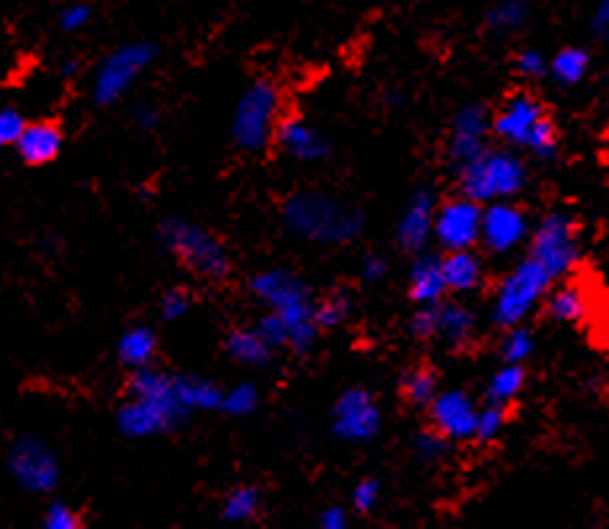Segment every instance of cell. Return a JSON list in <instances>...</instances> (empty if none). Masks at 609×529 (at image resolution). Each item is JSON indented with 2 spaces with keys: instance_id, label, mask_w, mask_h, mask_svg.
Returning a JSON list of instances; mask_svg holds the SVG:
<instances>
[{
  "instance_id": "obj_1",
  "label": "cell",
  "mask_w": 609,
  "mask_h": 529,
  "mask_svg": "<svg viewBox=\"0 0 609 529\" xmlns=\"http://www.w3.org/2000/svg\"><path fill=\"white\" fill-rule=\"evenodd\" d=\"M130 398L116 411V427L124 437H156L175 433L190 419L177 395L175 374L148 366L130 377Z\"/></svg>"
},
{
  "instance_id": "obj_2",
  "label": "cell",
  "mask_w": 609,
  "mask_h": 529,
  "mask_svg": "<svg viewBox=\"0 0 609 529\" xmlns=\"http://www.w3.org/2000/svg\"><path fill=\"white\" fill-rule=\"evenodd\" d=\"M280 219L293 238L322 248L349 246V242L362 238L367 227L362 208L320 190H299L288 195L282 200Z\"/></svg>"
},
{
  "instance_id": "obj_3",
  "label": "cell",
  "mask_w": 609,
  "mask_h": 529,
  "mask_svg": "<svg viewBox=\"0 0 609 529\" xmlns=\"http://www.w3.org/2000/svg\"><path fill=\"white\" fill-rule=\"evenodd\" d=\"M248 290L269 313H275L288 330V348L296 356H307L320 340L317 326V298L307 282L296 271L272 267L256 271L248 282Z\"/></svg>"
},
{
  "instance_id": "obj_4",
  "label": "cell",
  "mask_w": 609,
  "mask_h": 529,
  "mask_svg": "<svg viewBox=\"0 0 609 529\" xmlns=\"http://www.w3.org/2000/svg\"><path fill=\"white\" fill-rule=\"evenodd\" d=\"M530 172L517 151L491 145L486 153L456 172V190L477 206L509 204L528 187Z\"/></svg>"
},
{
  "instance_id": "obj_5",
  "label": "cell",
  "mask_w": 609,
  "mask_h": 529,
  "mask_svg": "<svg viewBox=\"0 0 609 529\" xmlns=\"http://www.w3.org/2000/svg\"><path fill=\"white\" fill-rule=\"evenodd\" d=\"M554 288H557V280L551 271L525 253L496 284L494 298H491V324L502 332L523 326L525 319L546 301Z\"/></svg>"
},
{
  "instance_id": "obj_6",
  "label": "cell",
  "mask_w": 609,
  "mask_h": 529,
  "mask_svg": "<svg viewBox=\"0 0 609 529\" xmlns=\"http://www.w3.org/2000/svg\"><path fill=\"white\" fill-rule=\"evenodd\" d=\"M158 240L175 259L204 282H225L233 271L230 250L206 227L183 217L158 225Z\"/></svg>"
},
{
  "instance_id": "obj_7",
  "label": "cell",
  "mask_w": 609,
  "mask_h": 529,
  "mask_svg": "<svg viewBox=\"0 0 609 529\" xmlns=\"http://www.w3.org/2000/svg\"><path fill=\"white\" fill-rule=\"evenodd\" d=\"M280 87L269 76H259L240 93L235 103L230 137L233 145L244 153H265L275 143L277 127H280L282 114Z\"/></svg>"
},
{
  "instance_id": "obj_8",
  "label": "cell",
  "mask_w": 609,
  "mask_h": 529,
  "mask_svg": "<svg viewBox=\"0 0 609 529\" xmlns=\"http://www.w3.org/2000/svg\"><path fill=\"white\" fill-rule=\"evenodd\" d=\"M162 48L154 40H137V43H124L103 55L95 66L93 82H90V95L99 106H114L120 103L141 74L156 64Z\"/></svg>"
},
{
  "instance_id": "obj_9",
  "label": "cell",
  "mask_w": 609,
  "mask_h": 529,
  "mask_svg": "<svg viewBox=\"0 0 609 529\" xmlns=\"http://www.w3.org/2000/svg\"><path fill=\"white\" fill-rule=\"evenodd\" d=\"M541 267L551 271L554 280H562L580 261V235L578 221L565 208H554L533 225L528 250Z\"/></svg>"
},
{
  "instance_id": "obj_10",
  "label": "cell",
  "mask_w": 609,
  "mask_h": 529,
  "mask_svg": "<svg viewBox=\"0 0 609 529\" xmlns=\"http://www.w3.org/2000/svg\"><path fill=\"white\" fill-rule=\"evenodd\" d=\"M6 469L19 490L30 496H51L61 483V464L43 437L24 435L9 448Z\"/></svg>"
},
{
  "instance_id": "obj_11",
  "label": "cell",
  "mask_w": 609,
  "mask_h": 529,
  "mask_svg": "<svg viewBox=\"0 0 609 529\" xmlns=\"http://www.w3.org/2000/svg\"><path fill=\"white\" fill-rule=\"evenodd\" d=\"M330 429L341 443H372L383 429V406L370 387H345L332 403Z\"/></svg>"
},
{
  "instance_id": "obj_12",
  "label": "cell",
  "mask_w": 609,
  "mask_h": 529,
  "mask_svg": "<svg viewBox=\"0 0 609 529\" xmlns=\"http://www.w3.org/2000/svg\"><path fill=\"white\" fill-rule=\"evenodd\" d=\"M551 111L546 103L530 90H517L507 101L494 111L491 120V137L509 151H528L533 132L541 124Z\"/></svg>"
},
{
  "instance_id": "obj_13",
  "label": "cell",
  "mask_w": 609,
  "mask_h": 529,
  "mask_svg": "<svg viewBox=\"0 0 609 529\" xmlns=\"http://www.w3.org/2000/svg\"><path fill=\"white\" fill-rule=\"evenodd\" d=\"M491 120H494V108L481 101H469L454 111L446 135V158L454 172H460L462 166L475 162L481 153L491 148V141H494Z\"/></svg>"
},
{
  "instance_id": "obj_14",
  "label": "cell",
  "mask_w": 609,
  "mask_h": 529,
  "mask_svg": "<svg viewBox=\"0 0 609 529\" xmlns=\"http://www.w3.org/2000/svg\"><path fill=\"white\" fill-rule=\"evenodd\" d=\"M481 225L483 206L473 200L454 195V198L441 200L435 211L433 242L441 253H460V250H475L481 246Z\"/></svg>"
},
{
  "instance_id": "obj_15",
  "label": "cell",
  "mask_w": 609,
  "mask_h": 529,
  "mask_svg": "<svg viewBox=\"0 0 609 529\" xmlns=\"http://www.w3.org/2000/svg\"><path fill=\"white\" fill-rule=\"evenodd\" d=\"M533 225L530 214L520 204H494L483 208L481 248L491 256H509L512 250L528 246Z\"/></svg>"
},
{
  "instance_id": "obj_16",
  "label": "cell",
  "mask_w": 609,
  "mask_h": 529,
  "mask_svg": "<svg viewBox=\"0 0 609 529\" xmlns=\"http://www.w3.org/2000/svg\"><path fill=\"white\" fill-rule=\"evenodd\" d=\"M438 204L441 200L433 187H417V190L410 193L396 219V229H393V240H396L401 253L414 259V256L431 250Z\"/></svg>"
},
{
  "instance_id": "obj_17",
  "label": "cell",
  "mask_w": 609,
  "mask_h": 529,
  "mask_svg": "<svg viewBox=\"0 0 609 529\" xmlns=\"http://www.w3.org/2000/svg\"><path fill=\"white\" fill-rule=\"evenodd\" d=\"M427 424L446 437L448 443H473L477 429V414H481V403H477L467 390L448 387L441 390L438 398L425 411Z\"/></svg>"
},
{
  "instance_id": "obj_18",
  "label": "cell",
  "mask_w": 609,
  "mask_h": 529,
  "mask_svg": "<svg viewBox=\"0 0 609 529\" xmlns=\"http://www.w3.org/2000/svg\"><path fill=\"white\" fill-rule=\"evenodd\" d=\"M275 143L288 158L299 164H322L332 153V145L324 137V132L301 120V116H282Z\"/></svg>"
},
{
  "instance_id": "obj_19",
  "label": "cell",
  "mask_w": 609,
  "mask_h": 529,
  "mask_svg": "<svg viewBox=\"0 0 609 529\" xmlns=\"http://www.w3.org/2000/svg\"><path fill=\"white\" fill-rule=\"evenodd\" d=\"M406 295L414 303V309L422 305H441L448 298L446 282H443L441 253L425 250V253L414 256L410 263V274H406Z\"/></svg>"
},
{
  "instance_id": "obj_20",
  "label": "cell",
  "mask_w": 609,
  "mask_h": 529,
  "mask_svg": "<svg viewBox=\"0 0 609 529\" xmlns=\"http://www.w3.org/2000/svg\"><path fill=\"white\" fill-rule=\"evenodd\" d=\"M477 338V317L460 298H446L438 305V343L452 353L467 351Z\"/></svg>"
},
{
  "instance_id": "obj_21",
  "label": "cell",
  "mask_w": 609,
  "mask_h": 529,
  "mask_svg": "<svg viewBox=\"0 0 609 529\" xmlns=\"http://www.w3.org/2000/svg\"><path fill=\"white\" fill-rule=\"evenodd\" d=\"M17 156L22 158L27 166H45L55 162L64 151V129L55 122H27L17 143Z\"/></svg>"
},
{
  "instance_id": "obj_22",
  "label": "cell",
  "mask_w": 609,
  "mask_h": 529,
  "mask_svg": "<svg viewBox=\"0 0 609 529\" xmlns=\"http://www.w3.org/2000/svg\"><path fill=\"white\" fill-rule=\"evenodd\" d=\"M443 282L448 295L462 298L477 292L486 282V263L477 250H460V253H441Z\"/></svg>"
},
{
  "instance_id": "obj_23",
  "label": "cell",
  "mask_w": 609,
  "mask_h": 529,
  "mask_svg": "<svg viewBox=\"0 0 609 529\" xmlns=\"http://www.w3.org/2000/svg\"><path fill=\"white\" fill-rule=\"evenodd\" d=\"M158 351V338L151 326H130L124 330L120 340H116V359H120L122 366L133 369V372H141V369L154 366Z\"/></svg>"
},
{
  "instance_id": "obj_24",
  "label": "cell",
  "mask_w": 609,
  "mask_h": 529,
  "mask_svg": "<svg viewBox=\"0 0 609 529\" xmlns=\"http://www.w3.org/2000/svg\"><path fill=\"white\" fill-rule=\"evenodd\" d=\"M399 393H401V398H404L406 406H412L417 411H427L431 408V403L438 398V393H441L438 369L431 364L410 366L404 374H401Z\"/></svg>"
},
{
  "instance_id": "obj_25",
  "label": "cell",
  "mask_w": 609,
  "mask_h": 529,
  "mask_svg": "<svg viewBox=\"0 0 609 529\" xmlns=\"http://www.w3.org/2000/svg\"><path fill=\"white\" fill-rule=\"evenodd\" d=\"M225 353L235 364L248 369H265L275 361V351L259 338V332L254 326H238V330H233L225 338Z\"/></svg>"
},
{
  "instance_id": "obj_26",
  "label": "cell",
  "mask_w": 609,
  "mask_h": 529,
  "mask_svg": "<svg viewBox=\"0 0 609 529\" xmlns=\"http://www.w3.org/2000/svg\"><path fill=\"white\" fill-rule=\"evenodd\" d=\"M525 385H528V369L520 364H502L486 382L483 403L509 408L525 393Z\"/></svg>"
},
{
  "instance_id": "obj_27",
  "label": "cell",
  "mask_w": 609,
  "mask_h": 529,
  "mask_svg": "<svg viewBox=\"0 0 609 529\" xmlns=\"http://www.w3.org/2000/svg\"><path fill=\"white\" fill-rule=\"evenodd\" d=\"M591 72V51L584 45H565L549 59V76L557 85L576 87Z\"/></svg>"
},
{
  "instance_id": "obj_28",
  "label": "cell",
  "mask_w": 609,
  "mask_h": 529,
  "mask_svg": "<svg viewBox=\"0 0 609 529\" xmlns=\"http://www.w3.org/2000/svg\"><path fill=\"white\" fill-rule=\"evenodd\" d=\"M177 395L183 406L196 414V411H219L225 387H219L214 380L196 377V374H175Z\"/></svg>"
},
{
  "instance_id": "obj_29",
  "label": "cell",
  "mask_w": 609,
  "mask_h": 529,
  "mask_svg": "<svg viewBox=\"0 0 609 529\" xmlns=\"http://www.w3.org/2000/svg\"><path fill=\"white\" fill-rule=\"evenodd\" d=\"M544 311L557 324H580L588 313L586 295L576 284H557L544 301Z\"/></svg>"
},
{
  "instance_id": "obj_30",
  "label": "cell",
  "mask_w": 609,
  "mask_h": 529,
  "mask_svg": "<svg viewBox=\"0 0 609 529\" xmlns=\"http://www.w3.org/2000/svg\"><path fill=\"white\" fill-rule=\"evenodd\" d=\"M265 508V496L256 485H235L221 500V519L244 525V521H254Z\"/></svg>"
},
{
  "instance_id": "obj_31",
  "label": "cell",
  "mask_w": 609,
  "mask_h": 529,
  "mask_svg": "<svg viewBox=\"0 0 609 529\" xmlns=\"http://www.w3.org/2000/svg\"><path fill=\"white\" fill-rule=\"evenodd\" d=\"M533 6L525 0H502L483 13V27L491 34H509L523 30L530 22Z\"/></svg>"
},
{
  "instance_id": "obj_32",
  "label": "cell",
  "mask_w": 609,
  "mask_h": 529,
  "mask_svg": "<svg viewBox=\"0 0 609 529\" xmlns=\"http://www.w3.org/2000/svg\"><path fill=\"white\" fill-rule=\"evenodd\" d=\"M351 313H354V298H351L349 290H330L328 295L317 298V326H320V332L328 330H338V326H343L351 319Z\"/></svg>"
},
{
  "instance_id": "obj_33",
  "label": "cell",
  "mask_w": 609,
  "mask_h": 529,
  "mask_svg": "<svg viewBox=\"0 0 609 529\" xmlns=\"http://www.w3.org/2000/svg\"><path fill=\"white\" fill-rule=\"evenodd\" d=\"M261 403V390L254 382H238V385L225 390L221 398V414L233 416V419H244V416L256 414Z\"/></svg>"
},
{
  "instance_id": "obj_34",
  "label": "cell",
  "mask_w": 609,
  "mask_h": 529,
  "mask_svg": "<svg viewBox=\"0 0 609 529\" xmlns=\"http://www.w3.org/2000/svg\"><path fill=\"white\" fill-rule=\"evenodd\" d=\"M498 353H502V364H520L533 359L536 353V335L528 330V326H515V330H507L502 335V343H498Z\"/></svg>"
},
{
  "instance_id": "obj_35",
  "label": "cell",
  "mask_w": 609,
  "mask_h": 529,
  "mask_svg": "<svg viewBox=\"0 0 609 529\" xmlns=\"http://www.w3.org/2000/svg\"><path fill=\"white\" fill-rule=\"evenodd\" d=\"M412 450H414V456L420 458V461L438 464V461H443V458L452 456L454 445L448 443L441 433H435L431 424H427V427H422L412 435Z\"/></svg>"
},
{
  "instance_id": "obj_36",
  "label": "cell",
  "mask_w": 609,
  "mask_h": 529,
  "mask_svg": "<svg viewBox=\"0 0 609 529\" xmlns=\"http://www.w3.org/2000/svg\"><path fill=\"white\" fill-rule=\"evenodd\" d=\"M559 129H557V122H554V116L549 114L546 120L538 124L536 132H533L530 137V145H528V153L536 162H554V158L559 156Z\"/></svg>"
},
{
  "instance_id": "obj_37",
  "label": "cell",
  "mask_w": 609,
  "mask_h": 529,
  "mask_svg": "<svg viewBox=\"0 0 609 529\" xmlns=\"http://www.w3.org/2000/svg\"><path fill=\"white\" fill-rule=\"evenodd\" d=\"M509 422V408L504 406H491V403H483L481 414H477V429H475V445H488L494 443L498 435L504 433Z\"/></svg>"
},
{
  "instance_id": "obj_38",
  "label": "cell",
  "mask_w": 609,
  "mask_h": 529,
  "mask_svg": "<svg viewBox=\"0 0 609 529\" xmlns=\"http://www.w3.org/2000/svg\"><path fill=\"white\" fill-rule=\"evenodd\" d=\"M406 332L417 343H431L438 340V305H422L414 309L412 317L406 319Z\"/></svg>"
},
{
  "instance_id": "obj_39",
  "label": "cell",
  "mask_w": 609,
  "mask_h": 529,
  "mask_svg": "<svg viewBox=\"0 0 609 529\" xmlns=\"http://www.w3.org/2000/svg\"><path fill=\"white\" fill-rule=\"evenodd\" d=\"M515 69L523 80L538 82V80H544V76H549V55H546L544 51H538V48L525 45L515 53Z\"/></svg>"
},
{
  "instance_id": "obj_40",
  "label": "cell",
  "mask_w": 609,
  "mask_h": 529,
  "mask_svg": "<svg viewBox=\"0 0 609 529\" xmlns=\"http://www.w3.org/2000/svg\"><path fill=\"white\" fill-rule=\"evenodd\" d=\"M380 496H383V485L375 477H364L351 487V508L357 514H370L375 511V506L380 504Z\"/></svg>"
},
{
  "instance_id": "obj_41",
  "label": "cell",
  "mask_w": 609,
  "mask_h": 529,
  "mask_svg": "<svg viewBox=\"0 0 609 529\" xmlns=\"http://www.w3.org/2000/svg\"><path fill=\"white\" fill-rule=\"evenodd\" d=\"M190 309H193V298L190 292L183 288L166 290L162 301H158V313H162L164 322H179V319L188 317Z\"/></svg>"
},
{
  "instance_id": "obj_42",
  "label": "cell",
  "mask_w": 609,
  "mask_h": 529,
  "mask_svg": "<svg viewBox=\"0 0 609 529\" xmlns=\"http://www.w3.org/2000/svg\"><path fill=\"white\" fill-rule=\"evenodd\" d=\"M27 127L24 114L13 106H0V148H17Z\"/></svg>"
},
{
  "instance_id": "obj_43",
  "label": "cell",
  "mask_w": 609,
  "mask_h": 529,
  "mask_svg": "<svg viewBox=\"0 0 609 529\" xmlns=\"http://www.w3.org/2000/svg\"><path fill=\"white\" fill-rule=\"evenodd\" d=\"M254 330L259 332V338L265 340L272 351H282V348H288V330H286V324L275 317V313H269V311L261 313V317L256 319Z\"/></svg>"
},
{
  "instance_id": "obj_44",
  "label": "cell",
  "mask_w": 609,
  "mask_h": 529,
  "mask_svg": "<svg viewBox=\"0 0 609 529\" xmlns=\"http://www.w3.org/2000/svg\"><path fill=\"white\" fill-rule=\"evenodd\" d=\"M43 529H87V527L82 525V519L78 517L74 508H69L66 504H61V500H55V504L45 508Z\"/></svg>"
},
{
  "instance_id": "obj_45",
  "label": "cell",
  "mask_w": 609,
  "mask_h": 529,
  "mask_svg": "<svg viewBox=\"0 0 609 529\" xmlns=\"http://www.w3.org/2000/svg\"><path fill=\"white\" fill-rule=\"evenodd\" d=\"M95 11L93 6L87 3H69L64 9L59 11V27L64 32H82L85 27L93 22Z\"/></svg>"
},
{
  "instance_id": "obj_46",
  "label": "cell",
  "mask_w": 609,
  "mask_h": 529,
  "mask_svg": "<svg viewBox=\"0 0 609 529\" xmlns=\"http://www.w3.org/2000/svg\"><path fill=\"white\" fill-rule=\"evenodd\" d=\"M388 271H391V263L380 253H364L362 261H359V277H362L364 284H380L388 277Z\"/></svg>"
},
{
  "instance_id": "obj_47",
  "label": "cell",
  "mask_w": 609,
  "mask_h": 529,
  "mask_svg": "<svg viewBox=\"0 0 609 529\" xmlns=\"http://www.w3.org/2000/svg\"><path fill=\"white\" fill-rule=\"evenodd\" d=\"M133 122H135V127L143 129V132L156 129L158 122H162V111H158L156 103L143 101L133 108Z\"/></svg>"
},
{
  "instance_id": "obj_48",
  "label": "cell",
  "mask_w": 609,
  "mask_h": 529,
  "mask_svg": "<svg viewBox=\"0 0 609 529\" xmlns=\"http://www.w3.org/2000/svg\"><path fill=\"white\" fill-rule=\"evenodd\" d=\"M320 529H351L349 511L343 506H328L320 514Z\"/></svg>"
},
{
  "instance_id": "obj_49",
  "label": "cell",
  "mask_w": 609,
  "mask_h": 529,
  "mask_svg": "<svg viewBox=\"0 0 609 529\" xmlns=\"http://www.w3.org/2000/svg\"><path fill=\"white\" fill-rule=\"evenodd\" d=\"M591 32L597 34L599 40H609V0H601L597 9H593Z\"/></svg>"
},
{
  "instance_id": "obj_50",
  "label": "cell",
  "mask_w": 609,
  "mask_h": 529,
  "mask_svg": "<svg viewBox=\"0 0 609 529\" xmlns=\"http://www.w3.org/2000/svg\"><path fill=\"white\" fill-rule=\"evenodd\" d=\"M80 61L78 59H64V61H61V64H59V74L61 76H64V80H74V76H78L80 74Z\"/></svg>"
}]
</instances>
